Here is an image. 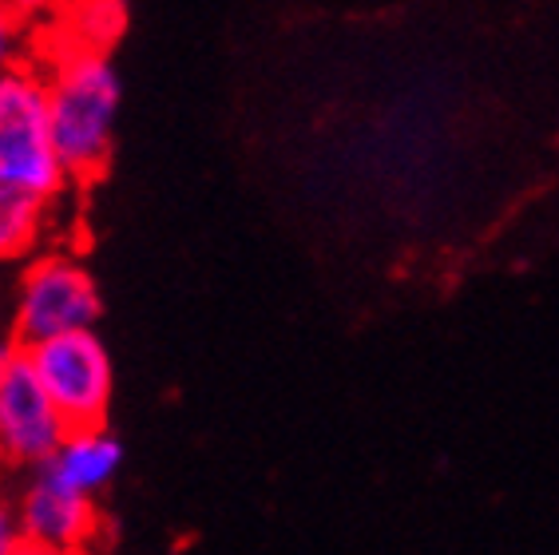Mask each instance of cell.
Segmentation results:
<instances>
[{
	"label": "cell",
	"mask_w": 559,
	"mask_h": 555,
	"mask_svg": "<svg viewBox=\"0 0 559 555\" xmlns=\"http://www.w3.org/2000/svg\"><path fill=\"white\" fill-rule=\"evenodd\" d=\"M48 116H52L56 151L72 182L96 179L116 147V123L123 107V80L111 64V52L92 48H56L44 72Z\"/></svg>",
	"instance_id": "obj_1"
},
{
	"label": "cell",
	"mask_w": 559,
	"mask_h": 555,
	"mask_svg": "<svg viewBox=\"0 0 559 555\" xmlns=\"http://www.w3.org/2000/svg\"><path fill=\"white\" fill-rule=\"evenodd\" d=\"M0 182L48 203L72 182L52 139L48 84L28 60L0 72Z\"/></svg>",
	"instance_id": "obj_2"
},
{
	"label": "cell",
	"mask_w": 559,
	"mask_h": 555,
	"mask_svg": "<svg viewBox=\"0 0 559 555\" xmlns=\"http://www.w3.org/2000/svg\"><path fill=\"white\" fill-rule=\"evenodd\" d=\"M44 393L52 397L56 413L64 416L68 428L104 425L116 393V365L104 345V338L92 330H68L56 338H44L36 345H24Z\"/></svg>",
	"instance_id": "obj_3"
},
{
	"label": "cell",
	"mask_w": 559,
	"mask_h": 555,
	"mask_svg": "<svg viewBox=\"0 0 559 555\" xmlns=\"http://www.w3.org/2000/svg\"><path fill=\"white\" fill-rule=\"evenodd\" d=\"M104 318V294L84 262L48 255L24 270L12 302V338L36 345L68 330H92Z\"/></svg>",
	"instance_id": "obj_4"
},
{
	"label": "cell",
	"mask_w": 559,
	"mask_h": 555,
	"mask_svg": "<svg viewBox=\"0 0 559 555\" xmlns=\"http://www.w3.org/2000/svg\"><path fill=\"white\" fill-rule=\"evenodd\" d=\"M64 433V416L44 393L28 350L16 338H0V460L36 469Z\"/></svg>",
	"instance_id": "obj_5"
},
{
	"label": "cell",
	"mask_w": 559,
	"mask_h": 555,
	"mask_svg": "<svg viewBox=\"0 0 559 555\" xmlns=\"http://www.w3.org/2000/svg\"><path fill=\"white\" fill-rule=\"evenodd\" d=\"M16 516H21L28 552H48V555L80 552V547H87L96 540V528H99L96 500L80 496L72 488H60L44 472H36L33 481L24 484L21 500H16Z\"/></svg>",
	"instance_id": "obj_6"
},
{
	"label": "cell",
	"mask_w": 559,
	"mask_h": 555,
	"mask_svg": "<svg viewBox=\"0 0 559 555\" xmlns=\"http://www.w3.org/2000/svg\"><path fill=\"white\" fill-rule=\"evenodd\" d=\"M119 469H123V445L104 425L68 428L60 445L36 464V472H44L48 481L80 492V496H92V500L111 488Z\"/></svg>",
	"instance_id": "obj_7"
},
{
	"label": "cell",
	"mask_w": 559,
	"mask_h": 555,
	"mask_svg": "<svg viewBox=\"0 0 559 555\" xmlns=\"http://www.w3.org/2000/svg\"><path fill=\"white\" fill-rule=\"evenodd\" d=\"M131 24L128 0H64L52 28L60 33L64 48H92L111 52Z\"/></svg>",
	"instance_id": "obj_8"
},
{
	"label": "cell",
	"mask_w": 559,
	"mask_h": 555,
	"mask_svg": "<svg viewBox=\"0 0 559 555\" xmlns=\"http://www.w3.org/2000/svg\"><path fill=\"white\" fill-rule=\"evenodd\" d=\"M44 211H48V199H36L12 182H0V262L24 258L40 243Z\"/></svg>",
	"instance_id": "obj_9"
},
{
	"label": "cell",
	"mask_w": 559,
	"mask_h": 555,
	"mask_svg": "<svg viewBox=\"0 0 559 555\" xmlns=\"http://www.w3.org/2000/svg\"><path fill=\"white\" fill-rule=\"evenodd\" d=\"M24 48H28V24L0 0V72L12 64H21Z\"/></svg>",
	"instance_id": "obj_10"
},
{
	"label": "cell",
	"mask_w": 559,
	"mask_h": 555,
	"mask_svg": "<svg viewBox=\"0 0 559 555\" xmlns=\"http://www.w3.org/2000/svg\"><path fill=\"white\" fill-rule=\"evenodd\" d=\"M4 4H9L28 28H33V24H52L56 16H60V9H64V0H4Z\"/></svg>",
	"instance_id": "obj_11"
},
{
	"label": "cell",
	"mask_w": 559,
	"mask_h": 555,
	"mask_svg": "<svg viewBox=\"0 0 559 555\" xmlns=\"http://www.w3.org/2000/svg\"><path fill=\"white\" fill-rule=\"evenodd\" d=\"M21 552H28L21 516H16V508H4V504H0V555H21Z\"/></svg>",
	"instance_id": "obj_12"
},
{
	"label": "cell",
	"mask_w": 559,
	"mask_h": 555,
	"mask_svg": "<svg viewBox=\"0 0 559 555\" xmlns=\"http://www.w3.org/2000/svg\"><path fill=\"white\" fill-rule=\"evenodd\" d=\"M0 464H4V460H0ZM0 504H4V476H0Z\"/></svg>",
	"instance_id": "obj_13"
}]
</instances>
